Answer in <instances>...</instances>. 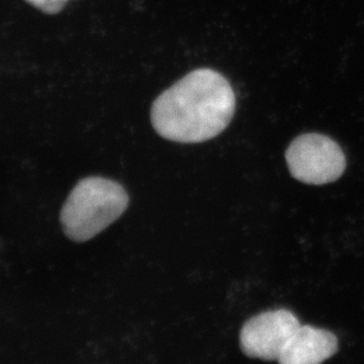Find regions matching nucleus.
<instances>
[{"mask_svg": "<svg viewBox=\"0 0 364 364\" xmlns=\"http://www.w3.org/2000/svg\"><path fill=\"white\" fill-rule=\"evenodd\" d=\"M235 112V91L228 80L212 69H198L155 100L151 117L166 140L199 144L223 133Z\"/></svg>", "mask_w": 364, "mask_h": 364, "instance_id": "1", "label": "nucleus"}, {"mask_svg": "<svg viewBox=\"0 0 364 364\" xmlns=\"http://www.w3.org/2000/svg\"><path fill=\"white\" fill-rule=\"evenodd\" d=\"M32 6L46 14H56L63 10L69 0H26Z\"/></svg>", "mask_w": 364, "mask_h": 364, "instance_id": "6", "label": "nucleus"}, {"mask_svg": "<svg viewBox=\"0 0 364 364\" xmlns=\"http://www.w3.org/2000/svg\"><path fill=\"white\" fill-rule=\"evenodd\" d=\"M291 176L306 185H326L340 179L346 171L342 148L322 134L296 137L285 153Z\"/></svg>", "mask_w": 364, "mask_h": 364, "instance_id": "3", "label": "nucleus"}, {"mask_svg": "<svg viewBox=\"0 0 364 364\" xmlns=\"http://www.w3.org/2000/svg\"><path fill=\"white\" fill-rule=\"evenodd\" d=\"M128 203L126 189L119 182L85 178L75 186L60 212L64 233L74 242L90 240L117 220Z\"/></svg>", "mask_w": 364, "mask_h": 364, "instance_id": "2", "label": "nucleus"}, {"mask_svg": "<svg viewBox=\"0 0 364 364\" xmlns=\"http://www.w3.org/2000/svg\"><path fill=\"white\" fill-rule=\"evenodd\" d=\"M301 326L297 317L287 309H277L255 316L240 333V346L247 356L278 361L287 342Z\"/></svg>", "mask_w": 364, "mask_h": 364, "instance_id": "4", "label": "nucleus"}, {"mask_svg": "<svg viewBox=\"0 0 364 364\" xmlns=\"http://www.w3.org/2000/svg\"><path fill=\"white\" fill-rule=\"evenodd\" d=\"M337 337L331 331L311 326H301L296 330L283 353L279 364H322L336 354Z\"/></svg>", "mask_w": 364, "mask_h": 364, "instance_id": "5", "label": "nucleus"}]
</instances>
